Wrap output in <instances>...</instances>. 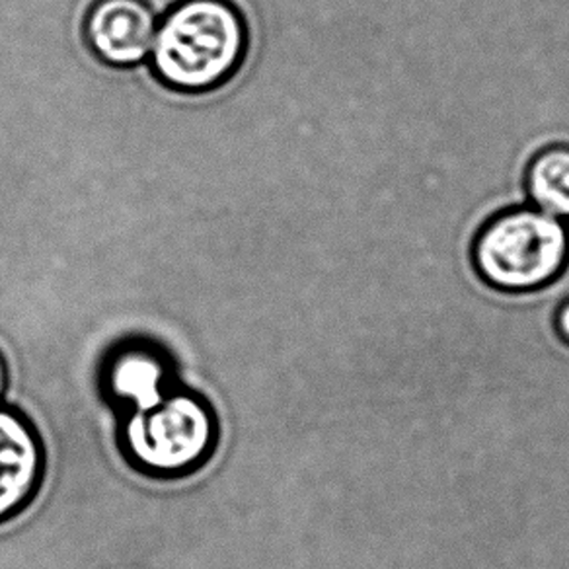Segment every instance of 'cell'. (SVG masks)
<instances>
[{"instance_id":"obj_9","label":"cell","mask_w":569,"mask_h":569,"mask_svg":"<svg viewBox=\"0 0 569 569\" xmlns=\"http://www.w3.org/2000/svg\"><path fill=\"white\" fill-rule=\"evenodd\" d=\"M7 388H9V365H7L4 357L0 353V400H2V396L7 392Z\"/></svg>"},{"instance_id":"obj_8","label":"cell","mask_w":569,"mask_h":569,"mask_svg":"<svg viewBox=\"0 0 569 569\" xmlns=\"http://www.w3.org/2000/svg\"><path fill=\"white\" fill-rule=\"evenodd\" d=\"M556 328H558V333H560L561 338L569 343V301L563 302L560 309H558Z\"/></svg>"},{"instance_id":"obj_1","label":"cell","mask_w":569,"mask_h":569,"mask_svg":"<svg viewBox=\"0 0 569 569\" xmlns=\"http://www.w3.org/2000/svg\"><path fill=\"white\" fill-rule=\"evenodd\" d=\"M246 51L248 26L230 0H180L159 24L152 72L170 90L203 94L237 74Z\"/></svg>"},{"instance_id":"obj_6","label":"cell","mask_w":569,"mask_h":569,"mask_svg":"<svg viewBox=\"0 0 569 569\" xmlns=\"http://www.w3.org/2000/svg\"><path fill=\"white\" fill-rule=\"evenodd\" d=\"M174 387V369L167 353L147 341L118 346L103 363V392L123 413L149 410Z\"/></svg>"},{"instance_id":"obj_4","label":"cell","mask_w":569,"mask_h":569,"mask_svg":"<svg viewBox=\"0 0 569 569\" xmlns=\"http://www.w3.org/2000/svg\"><path fill=\"white\" fill-rule=\"evenodd\" d=\"M159 18L147 0H94L84 18V41L92 56L113 69H127L149 56Z\"/></svg>"},{"instance_id":"obj_2","label":"cell","mask_w":569,"mask_h":569,"mask_svg":"<svg viewBox=\"0 0 569 569\" xmlns=\"http://www.w3.org/2000/svg\"><path fill=\"white\" fill-rule=\"evenodd\" d=\"M219 421L203 396L176 385L149 410L123 413L119 445L139 472L180 478L213 457Z\"/></svg>"},{"instance_id":"obj_3","label":"cell","mask_w":569,"mask_h":569,"mask_svg":"<svg viewBox=\"0 0 569 569\" xmlns=\"http://www.w3.org/2000/svg\"><path fill=\"white\" fill-rule=\"evenodd\" d=\"M472 258L476 271L493 289L538 291L568 266V222L530 206L509 209L478 232Z\"/></svg>"},{"instance_id":"obj_7","label":"cell","mask_w":569,"mask_h":569,"mask_svg":"<svg viewBox=\"0 0 569 569\" xmlns=\"http://www.w3.org/2000/svg\"><path fill=\"white\" fill-rule=\"evenodd\" d=\"M525 191L530 207L568 221L569 144H552L532 157L525 174Z\"/></svg>"},{"instance_id":"obj_5","label":"cell","mask_w":569,"mask_h":569,"mask_svg":"<svg viewBox=\"0 0 569 569\" xmlns=\"http://www.w3.org/2000/svg\"><path fill=\"white\" fill-rule=\"evenodd\" d=\"M46 475V449L22 411L0 406V522L32 503Z\"/></svg>"}]
</instances>
